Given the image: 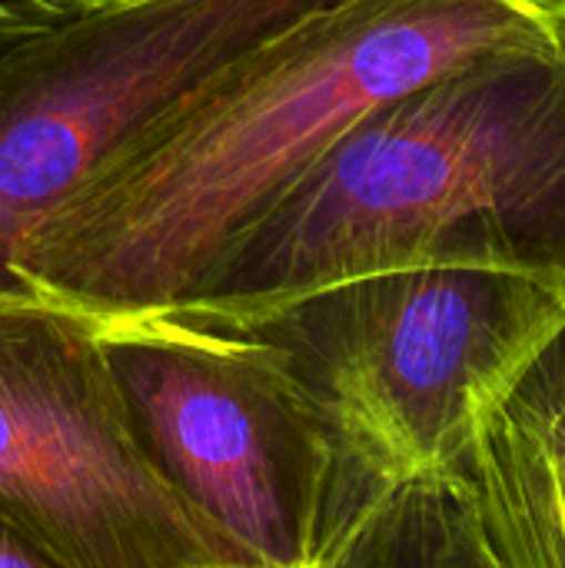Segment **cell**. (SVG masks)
I'll return each instance as SVG.
<instances>
[{
    "mask_svg": "<svg viewBox=\"0 0 565 568\" xmlns=\"http://www.w3.org/2000/svg\"><path fill=\"white\" fill-rule=\"evenodd\" d=\"M559 27V0L323 7L127 143L23 243L13 273L93 320L170 313L356 120L490 47Z\"/></svg>",
    "mask_w": 565,
    "mask_h": 568,
    "instance_id": "cell-1",
    "label": "cell"
},
{
    "mask_svg": "<svg viewBox=\"0 0 565 568\" xmlns=\"http://www.w3.org/2000/svg\"><path fill=\"white\" fill-rule=\"evenodd\" d=\"M416 266L565 296V10L559 33L490 47L356 120L170 313L233 320Z\"/></svg>",
    "mask_w": 565,
    "mask_h": 568,
    "instance_id": "cell-2",
    "label": "cell"
},
{
    "mask_svg": "<svg viewBox=\"0 0 565 568\" xmlns=\"http://www.w3.org/2000/svg\"><path fill=\"white\" fill-rule=\"evenodd\" d=\"M190 323L263 343L306 393L346 532L400 483L453 466L486 403L565 323V296L516 273L416 266Z\"/></svg>",
    "mask_w": 565,
    "mask_h": 568,
    "instance_id": "cell-3",
    "label": "cell"
},
{
    "mask_svg": "<svg viewBox=\"0 0 565 568\" xmlns=\"http://www.w3.org/2000/svg\"><path fill=\"white\" fill-rule=\"evenodd\" d=\"M153 469L266 568H316L343 536L326 426L256 339L170 313L97 320Z\"/></svg>",
    "mask_w": 565,
    "mask_h": 568,
    "instance_id": "cell-4",
    "label": "cell"
},
{
    "mask_svg": "<svg viewBox=\"0 0 565 568\" xmlns=\"http://www.w3.org/2000/svg\"><path fill=\"white\" fill-rule=\"evenodd\" d=\"M0 526L60 568H266L140 449L97 320L0 300Z\"/></svg>",
    "mask_w": 565,
    "mask_h": 568,
    "instance_id": "cell-5",
    "label": "cell"
},
{
    "mask_svg": "<svg viewBox=\"0 0 565 568\" xmlns=\"http://www.w3.org/2000/svg\"><path fill=\"white\" fill-rule=\"evenodd\" d=\"M340 0H107L0 57V300L23 243L150 123Z\"/></svg>",
    "mask_w": 565,
    "mask_h": 568,
    "instance_id": "cell-6",
    "label": "cell"
},
{
    "mask_svg": "<svg viewBox=\"0 0 565 568\" xmlns=\"http://www.w3.org/2000/svg\"><path fill=\"white\" fill-rule=\"evenodd\" d=\"M500 568H565V323L486 403L446 469Z\"/></svg>",
    "mask_w": 565,
    "mask_h": 568,
    "instance_id": "cell-7",
    "label": "cell"
},
{
    "mask_svg": "<svg viewBox=\"0 0 565 568\" xmlns=\"http://www.w3.org/2000/svg\"><path fill=\"white\" fill-rule=\"evenodd\" d=\"M316 568H500L473 509L450 473H426L390 489L320 559Z\"/></svg>",
    "mask_w": 565,
    "mask_h": 568,
    "instance_id": "cell-8",
    "label": "cell"
},
{
    "mask_svg": "<svg viewBox=\"0 0 565 568\" xmlns=\"http://www.w3.org/2000/svg\"><path fill=\"white\" fill-rule=\"evenodd\" d=\"M77 13L70 0H0V57Z\"/></svg>",
    "mask_w": 565,
    "mask_h": 568,
    "instance_id": "cell-9",
    "label": "cell"
},
{
    "mask_svg": "<svg viewBox=\"0 0 565 568\" xmlns=\"http://www.w3.org/2000/svg\"><path fill=\"white\" fill-rule=\"evenodd\" d=\"M0 568H60L53 559H47L40 549H33L27 539L0 526Z\"/></svg>",
    "mask_w": 565,
    "mask_h": 568,
    "instance_id": "cell-10",
    "label": "cell"
},
{
    "mask_svg": "<svg viewBox=\"0 0 565 568\" xmlns=\"http://www.w3.org/2000/svg\"><path fill=\"white\" fill-rule=\"evenodd\" d=\"M73 7H80V10H90V7H100V3H107V0H70Z\"/></svg>",
    "mask_w": 565,
    "mask_h": 568,
    "instance_id": "cell-11",
    "label": "cell"
},
{
    "mask_svg": "<svg viewBox=\"0 0 565 568\" xmlns=\"http://www.w3.org/2000/svg\"><path fill=\"white\" fill-rule=\"evenodd\" d=\"M559 3H563V10H565V0H559Z\"/></svg>",
    "mask_w": 565,
    "mask_h": 568,
    "instance_id": "cell-12",
    "label": "cell"
}]
</instances>
